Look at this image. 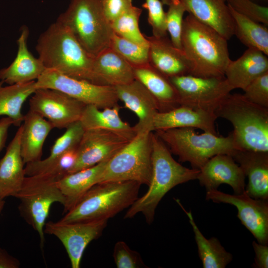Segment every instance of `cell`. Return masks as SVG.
<instances>
[{
    "label": "cell",
    "instance_id": "obj_1",
    "mask_svg": "<svg viewBox=\"0 0 268 268\" xmlns=\"http://www.w3.org/2000/svg\"><path fill=\"white\" fill-rule=\"evenodd\" d=\"M46 68L95 83L94 57L89 54L66 26L56 21L39 36L36 45Z\"/></svg>",
    "mask_w": 268,
    "mask_h": 268
},
{
    "label": "cell",
    "instance_id": "obj_2",
    "mask_svg": "<svg viewBox=\"0 0 268 268\" xmlns=\"http://www.w3.org/2000/svg\"><path fill=\"white\" fill-rule=\"evenodd\" d=\"M181 50L191 66L190 75L225 77L230 61L227 40L217 31L189 14L184 18Z\"/></svg>",
    "mask_w": 268,
    "mask_h": 268
},
{
    "label": "cell",
    "instance_id": "obj_3",
    "mask_svg": "<svg viewBox=\"0 0 268 268\" xmlns=\"http://www.w3.org/2000/svg\"><path fill=\"white\" fill-rule=\"evenodd\" d=\"M152 177L147 192L130 206L124 218H131L142 213L151 224L155 209L164 196L175 186L197 179L200 170L188 168L176 161L163 141L153 132Z\"/></svg>",
    "mask_w": 268,
    "mask_h": 268
},
{
    "label": "cell",
    "instance_id": "obj_4",
    "mask_svg": "<svg viewBox=\"0 0 268 268\" xmlns=\"http://www.w3.org/2000/svg\"><path fill=\"white\" fill-rule=\"evenodd\" d=\"M214 113L232 125L238 149L268 152V108L249 101L243 94L230 93Z\"/></svg>",
    "mask_w": 268,
    "mask_h": 268
},
{
    "label": "cell",
    "instance_id": "obj_5",
    "mask_svg": "<svg viewBox=\"0 0 268 268\" xmlns=\"http://www.w3.org/2000/svg\"><path fill=\"white\" fill-rule=\"evenodd\" d=\"M140 185L131 181L97 184L88 190L60 220H108L134 203L138 198Z\"/></svg>",
    "mask_w": 268,
    "mask_h": 268
},
{
    "label": "cell",
    "instance_id": "obj_6",
    "mask_svg": "<svg viewBox=\"0 0 268 268\" xmlns=\"http://www.w3.org/2000/svg\"><path fill=\"white\" fill-rule=\"evenodd\" d=\"M155 134L182 162L200 170L211 157L219 154L232 155L238 149L231 132L227 136L210 133H197L193 128L157 130Z\"/></svg>",
    "mask_w": 268,
    "mask_h": 268
},
{
    "label": "cell",
    "instance_id": "obj_7",
    "mask_svg": "<svg viewBox=\"0 0 268 268\" xmlns=\"http://www.w3.org/2000/svg\"><path fill=\"white\" fill-rule=\"evenodd\" d=\"M57 21L69 28L93 57L109 47L113 31L104 14L102 0H70Z\"/></svg>",
    "mask_w": 268,
    "mask_h": 268
},
{
    "label": "cell",
    "instance_id": "obj_8",
    "mask_svg": "<svg viewBox=\"0 0 268 268\" xmlns=\"http://www.w3.org/2000/svg\"><path fill=\"white\" fill-rule=\"evenodd\" d=\"M152 133H137L110 158L100 175L98 184L131 181L148 186L152 172Z\"/></svg>",
    "mask_w": 268,
    "mask_h": 268
},
{
    "label": "cell",
    "instance_id": "obj_9",
    "mask_svg": "<svg viewBox=\"0 0 268 268\" xmlns=\"http://www.w3.org/2000/svg\"><path fill=\"white\" fill-rule=\"evenodd\" d=\"M55 176L48 173L26 176L15 197L20 201L19 211L27 222L38 233L41 247L45 241L44 226L52 205L64 206L65 199Z\"/></svg>",
    "mask_w": 268,
    "mask_h": 268
},
{
    "label": "cell",
    "instance_id": "obj_10",
    "mask_svg": "<svg viewBox=\"0 0 268 268\" xmlns=\"http://www.w3.org/2000/svg\"><path fill=\"white\" fill-rule=\"evenodd\" d=\"M36 86L37 88L57 90L85 105H94L100 109L118 104L114 87L72 77L53 69L46 68L36 80Z\"/></svg>",
    "mask_w": 268,
    "mask_h": 268
},
{
    "label": "cell",
    "instance_id": "obj_11",
    "mask_svg": "<svg viewBox=\"0 0 268 268\" xmlns=\"http://www.w3.org/2000/svg\"><path fill=\"white\" fill-rule=\"evenodd\" d=\"M179 97L180 105L214 112L233 90L225 77H201L190 74L169 78Z\"/></svg>",
    "mask_w": 268,
    "mask_h": 268
},
{
    "label": "cell",
    "instance_id": "obj_12",
    "mask_svg": "<svg viewBox=\"0 0 268 268\" xmlns=\"http://www.w3.org/2000/svg\"><path fill=\"white\" fill-rule=\"evenodd\" d=\"M136 134L102 129L84 130L77 147L75 163L68 174L110 159L126 146Z\"/></svg>",
    "mask_w": 268,
    "mask_h": 268
},
{
    "label": "cell",
    "instance_id": "obj_13",
    "mask_svg": "<svg viewBox=\"0 0 268 268\" xmlns=\"http://www.w3.org/2000/svg\"><path fill=\"white\" fill-rule=\"evenodd\" d=\"M108 220L46 222L44 233L60 240L69 257L71 268H79L84 250L93 240L98 238Z\"/></svg>",
    "mask_w": 268,
    "mask_h": 268
},
{
    "label": "cell",
    "instance_id": "obj_14",
    "mask_svg": "<svg viewBox=\"0 0 268 268\" xmlns=\"http://www.w3.org/2000/svg\"><path fill=\"white\" fill-rule=\"evenodd\" d=\"M29 108L48 120L54 128L67 129L79 121L85 104L56 89L37 88Z\"/></svg>",
    "mask_w": 268,
    "mask_h": 268
},
{
    "label": "cell",
    "instance_id": "obj_15",
    "mask_svg": "<svg viewBox=\"0 0 268 268\" xmlns=\"http://www.w3.org/2000/svg\"><path fill=\"white\" fill-rule=\"evenodd\" d=\"M206 199L235 206L237 217L259 243L268 244V200L256 199L244 191L230 195L217 190L206 191Z\"/></svg>",
    "mask_w": 268,
    "mask_h": 268
},
{
    "label": "cell",
    "instance_id": "obj_16",
    "mask_svg": "<svg viewBox=\"0 0 268 268\" xmlns=\"http://www.w3.org/2000/svg\"><path fill=\"white\" fill-rule=\"evenodd\" d=\"M245 175L241 167L229 154H219L211 157L200 169L197 180L206 191L217 190L221 184L229 185L235 194L245 190Z\"/></svg>",
    "mask_w": 268,
    "mask_h": 268
},
{
    "label": "cell",
    "instance_id": "obj_17",
    "mask_svg": "<svg viewBox=\"0 0 268 268\" xmlns=\"http://www.w3.org/2000/svg\"><path fill=\"white\" fill-rule=\"evenodd\" d=\"M119 100L133 112L138 118L134 128L137 133L153 132V121L158 112L157 101L136 79L128 84L114 86Z\"/></svg>",
    "mask_w": 268,
    "mask_h": 268
},
{
    "label": "cell",
    "instance_id": "obj_18",
    "mask_svg": "<svg viewBox=\"0 0 268 268\" xmlns=\"http://www.w3.org/2000/svg\"><path fill=\"white\" fill-rule=\"evenodd\" d=\"M148 45L149 64L170 78L190 74V62L182 50L175 47L168 36H146Z\"/></svg>",
    "mask_w": 268,
    "mask_h": 268
},
{
    "label": "cell",
    "instance_id": "obj_19",
    "mask_svg": "<svg viewBox=\"0 0 268 268\" xmlns=\"http://www.w3.org/2000/svg\"><path fill=\"white\" fill-rule=\"evenodd\" d=\"M29 30L22 28L17 41V52L11 64L0 69V80L11 85L36 81L46 69L41 60L29 51L27 39Z\"/></svg>",
    "mask_w": 268,
    "mask_h": 268
},
{
    "label": "cell",
    "instance_id": "obj_20",
    "mask_svg": "<svg viewBox=\"0 0 268 268\" xmlns=\"http://www.w3.org/2000/svg\"><path fill=\"white\" fill-rule=\"evenodd\" d=\"M217 118L213 112L180 105L168 111L158 112L154 118L153 131L193 128L217 134L215 125Z\"/></svg>",
    "mask_w": 268,
    "mask_h": 268
},
{
    "label": "cell",
    "instance_id": "obj_21",
    "mask_svg": "<svg viewBox=\"0 0 268 268\" xmlns=\"http://www.w3.org/2000/svg\"><path fill=\"white\" fill-rule=\"evenodd\" d=\"M232 156L248 179L245 192L254 199L268 200V152L238 149Z\"/></svg>",
    "mask_w": 268,
    "mask_h": 268
},
{
    "label": "cell",
    "instance_id": "obj_22",
    "mask_svg": "<svg viewBox=\"0 0 268 268\" xmlns=\"http://www.w3.org/2000/svg\"><path fill=\"white\" fill-rule=\"evenodd\" d=\"M189 14L226 39L234 35V21L226 0H181Z\"/></svg>",
    "mask_w": 268,
    "mask_h": 268
},
{
    "label": "cell",
    "instance_id": "obj_23",
    "mask_svg": "<svg viewBox=\"0 0 268 268\" xmlns=\"http://www.w3.org/2000/svg\"><path fill=\"white\" fill-rule=\"evenodd\" d=\"M22 129L21 125L0 159V197L4 199L15 197L26 176L20 148Z\"/></svg>",
    "mask_w": 268,
    "mask_h": 268
},
{
    "label": "cell",
    "instance_id": "obj_24",
    "mask_svg": "<svg viewBox=\"0 0 268 268\" xmlns=\"http://www.w3.org/2000/svg\"><path fill=\"white\" fill-rule=\"evenodd\" d=\"M93 73L95 83L116 86L135 79L133 67L110 47L94 58Z\"/></svg>",
    "mask_w": 268,
    "mask_h": 268
},
{
    "label": "cell",
    "instance_id": "obj_25",
    "mask_svg": "<svg viewBox=\"0 0 268 268\" xmlns=\"http://www.w3.org/2000/svg\"><path fill=\"white\" fill-rule=\"evenodd\" d=\"M267 56L259 50L248 48L237 60H230L224 74L229 85L233 89L244 90L254 80L268 72Z\"/></svg>",
    "mask_w": 268,
    "mask_h": 268
},
{
    "label": "cell",
    "instance_id": "obj_26",
    "mask_svg": "<svg viewBox=\"0 0 268 268\" xmlns=\"http://www.w3.org/2000/svg\"><path fill=\"white\" fill-rule=\"evenodd\" d=\"M21 136V153L24 164L41 159L44 143L53 125L30 110L24 116Z\"/></svg>",
    "mask_w": 268,
    "mask_h": 268
},
{
    "label": "cell",
    "instance_id": "obj_27",
    "mask_svg": "<svg viewBox=\"0 0 268 268\" xmlns=\"http://www.w3.org/2000/svg\"><path fill=\"white\" fill-rule=\"evenodd\" d=\"M135 79L139 81L157 101L158 112H166L180 106L177 91L169 77L149 64L134 67Z\"/></svg>",
    "mask_w": 268,
    "mask_h": 268
},
{
    "label": "cell",
    "instance_id": "obj_28",
    "mask_svg": "<svg viewBox=\"0 0 268 268\" xmlns=\"http://www.w3.org/2000/svg\"><path fill=\"white\" fill-rule=\"evenodd\" d=\"M94 166L68 174L57 181L58 186L65 199L66 213L92 187L98 184L100 174L109 160Z\"/></svg>",
    "mask_w": 268,
    "mask_h": 268
},
{
    "label": "cell",
    "instance_id": "obj_29",
    "mask_svg": "<svg viewBox=\"0 0 268 268\" xmlns=\"http://www.w3.org/2000/svg\"><path fill=\"white\" fill-rule=\"evenodd\" d=\"M66 129L65 132L55 140L47 158L26 164V176L47 173L64 153L77 147L84 132L80 121Z\"/></svg>",
    "mask_w": 268,
    "mask_h": 268
},
{
    "label": "cell",
    "instance_id": "obj_30",
    "mask_svg": "<svg viewBox=\"0 0 268 268\" xmlns=\"http://www.w3.org/2000/svg\"><path fill=\"white\" fill-rule=\"evenodd\" d=\"M177 202L188 216L196 242L198 255L203 268H224L233 259L232 255L227 252L219 240L214 237L206 238L197 225L192 211H187L178 199Z\"/></svg>",
    "mask_w": 268,
    "mask_h": 268
},
{
    "label": "cell",
    "instance_id": "obj_31",
    "mask_svg": "<svg viewBox=\"0 0 268 268\" xmlns=\"http://www.w3.org/2000/svg\"><path fill=\"white\" fill-rule=\"evenodd\" d=\"M0 81V116L10 118L13 125L20 127L24 120V103L37 89L36 81L3 86Z\"/></svg>",
    "mask_w": 268,
    "mask_h": 268
},
{
    "label": "cell",
    "instance_id": "obj_32",
    "mask_svg": "<svg viewBox=\"0 0 268 268\" xmlns=\"http://www.w3.org/2000/svg\"><path fill=\"white\" fill-rule=\"evenodd\" d=\"M95 105H86L80 118L84 130L93 129H106L116 132L136 134L134 127L123 121L119 115L118 104L100 110Z\"/></svg>",
    "mask_w": 268,
    "mask_h": 268
},
{
    "label": "cell",
    "instance_id": "obj_33",
    "mask_svg": "<svg viewBox=\"0 0 268 268\" xmlns=\"http://www.w3.org/2000/svg\"><path fill=\"white\" fill-rule=\"evenodd\" d=\"M228 6L234 21V35L248 48L259 50L268 56V26L238 13Z\"/></svg>",
    "mask_w": 268,
    "mask_h": 268
},
{
    "label": "cell",
    "instance_id": "obj_34",
    "mask_svg": "<svg viewBox=\"0 0 268 268\" xmlns=\"http://www.w3.org/2000/svg\"><path fill=\"white\" fill-rule=\"evenodd\" d=\"M142 9L133 5L110 24L116 34L136 44L149 46L145 35L140 31L139 19Z\"/></svg>",
    "mask_w": 268,
    "mask_h": 268
},
{
    "label": "cell",
    "instance_id": "obj_35",
    "mask_svg": "<svg viewBox=\"0 0 268 268\" xmlns=\"http://www.w3.org/2000/svg\"><path fill=\"white\" fill-rule=\"evenodd\" d=\"M109 47L118 53L133 67L149 64V46L136 44L113 32Z\"/></svg>",
    "mask_w": 268,
    "mask_h": 268
},
{
    "label": "cell",
    "instance_id": "obj_36",
    "mask_svg": "<svg viewBox=\"0 0 268 268\" xmlns=\"http://www.w3.org/2000/svg\"><path fill=\"white\" fill-rule=\"evenodd\" d=\"M166 12L167 33L170 40L177 48L181 50V34L184 18L186 9L181 0H171Z\"/></svg>",
    "mask_w": 268,
    "mask_h": 268
},
{
    "label": "cell",
    "instance_id": "obj_37",
    "mask_svg": "<svg viewBox=\"0 0 268 268\" xmlns=\"http://www.w3.org/2000/svg\"><path fill=\"white\" fill-rule=\"evenodd\" d=\"M142 7L147 11V21L152 28V36H167L166 12L161 0H145Z\"/></svg>",
    "mask_w": 268,
    "mask_h": 268
},
{
    "label": "cell",
    "instance_id": "obj_38",
    "mask_svg": "<svg viewBox=\"0 0 268 268\" xmlns=\"http://www.w3.org/2000/svg\"><path fill=\"white\" fill-rule=\"evenodd\" d=\"M228 5L238 13L268 26V7L252 0H226Z\"/></svg>",
    "mask_w": 268,
    "mask_h": 268
},
{
    "label": "cell",
    "instance_id": "obj_39",
    "mask_svg": "<svg viewBox=\"0 0 268 268\" xmlns=\"http://www.w3.org/2000/svg\"><path fill=\"white\" fill-rule=\"evenodd\" d=\"M113 256L118 268H147L139 253L130 249L124 241L115 244Z\"/></svg>",
    "mask_w": 268,
    "mask_h": 268
},
{
    "label": "cell",
    "instance_id": "obj_40",
    "mask_svg": "<svg viewBox=\"0 0 268 268\" xmlns=\"http://www.w3.org/2000/svg\"><path fill=\"white\" fill-rule=\"evenodd\" d=\"M243 91L247 100L268 108V72L254 80Z\"/></svg>",
    "mask_w": 268,
    "mask_h": 268
},
{
    "label": "cell",
    "instance_id": "obj_41",
    "mask_svg": "<svg viewBox=\"0 0 268 268\" xmlns=\"http://www.w3.org/2000/svg\"><path fill=\"white\" fill-rule=\"evenodd\" d=\"M133 5V0H102L104 14L110 23Z\"/></svg>",
    "mask_w": 268,
    "mask_h": 268
},
{
    "label": "cell",
    "instance_id": "obj_42",
    "mask_svg": "<svg viewBox=\"0 0 268 268\" xmlns=\"http://www.w3.org/2000/svg\"><path fill=\"white\" fill-rule=\"evenodd\" d=\"M255 257L253 267L256 268H268V246L256 242L252 243Z\"/></svg>",
    "mask_w": 268,
    "mask_h": 268
},
{
    "label": "cell",
    "instance_id": "obj_43",
    "mask_svg": "<svg viewBox=\"0 0 268 268\" xmlns=\"http://www.w3.org/2000/svg\"><path fill=\"white\" fill-rule=\"evenodd\" d=\"M19 261L0 247V268H18Z\"/></svg>",
    "mask_w": 268,
    "mask_h": 268
},
{
    "label": "cell",
    "instance_id": "obj_44",
    "mask_svg": "<svg viewBox=\"0 0 268 268\" xmlns=\"http://www.w3.org/2000/svg\"><path fill=\"white\" fill-rule=\"evenodd\" d=\"M13 125L12 120L7 117H3L0 119V151L5 146L9 128Z\"/></svg>",
    "mask_w": 268,
    "mask_h": 268
},
{
    "label": "cell",
    "instance_id": "obj_45",
    "mask_svg": "<svg viewBox=\"0 0 268 268\" xmlns=\"http://www.w3.org/2000/svg\"><path fill=\"white\" fill-rule=\"evenodd\" d=\"M5 204L4 199H2L0 197V214Z\"/></svg>",
    "mask_w": 268,
    "mask_h": 268
},
{
    "label": "cell",
    "instance_id": "obj_46",
    "mask_svg": "<svg viewBox=\"0 0 268 268\" xmlns=\"http://www.w3.org/2000/svg\"><path fill=\"white\" fill-rule=\"evenodd\" d=\"M163 4L168 5L170 2L171 0H161Z\"/></svg>",
    "mask_w": 268,
    "mask_h": 268
},
{
    "label": "cell",
    "instance_id": "obj_47",
    "mask_svg": "<svg viewBox=\"0 0 268 268\" xmlns=\"http://www.w3.org/2000/svg\"><path fill=\"white\" fill-rule=\"evenodd\" d=\"M252 0L254 1V0ZM255 0L257 1V3H258V1H264V2H268V0Z\"/></svg>",
    "mask_w": 268,
    "mask_h": 268
}]
</instances>
